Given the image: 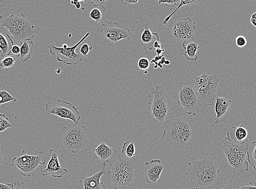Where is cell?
<instances>
[{"label": "cell", "mask_w": 256, "mask_h": 189, "mask_svg": "<svg viewBox=\"0 0 256 189\" xmlns=\"http://www.w3.org/2000/svg\"><path fill=\"white\" fill-rule=\"evenodd\" d=\"M2 28L8 30L14 44L22 46L27 40H32L40 32V27L32 18L23 14L0 16Z\"/></svg>", "instance_id": "6da1fadb"}, {"label": "cell", "mask_w": 256, "mask_h": 189, "mask_svg": "<svg viewBox=\"0 0 256 189\" xmlns=\"http://www.w3.org/2000/svg\"><path fill=\"white\" fill-rule=\"evenodd\" d=\"M188 166L186 176L195 188L210 186L219 180L220 170L212 158L204 156L188 162Z\"/></svg>", "instance_id": "7a4b0ae2"}, {"label": "cell", "mask_w": 256, "mask_h": 189, "mask_svg": "<svg viewBox=\"0 0 256 189\" xmlns=\"http://www.w3.org/2000/svg\"><path fill=\"white\" fill-rule=\"evenodd\" d=\"M111 167L108 175L114 189H126L133 186L136 176V158H128L119 156L106 162Z\"/></svg>", "instance_id": "3957f363"}, {"label": "cell", "mask_w": 256, "mask_h": 189, "mask_svg": "<svg viewBox=\"0 0 256 189\" xmlns=\"http://www.w3.org/2000/svg\"><path fill=\"white\" fill-rule=\"evenodd\" d=\"M230 134L229 130L226 133V136L219 142L218 146L224 152L229 166L236 172H239L240 174L248 172V144L244 142L232 141Z\"/></svg>", "instance_id": "277c9868"}, {"label": "cell", "mask_w": 256, "mask_h": 189, "mask_svg": "<svg viewBox=\"0 0 256 189\" xmlns=\"http://www.w3.org/2000/svg\"><path fill=\"white\" fill-rule=\"evenodd\" d=\"M192 136L190 126L184 120L170 119L164 124L162 138L173 148L180 150L185 148Z\"/></svg>", "instance_id": "5b68a950"}, {"label": "cell", "mask_w": 256, "mask_h": 189, "mask_svg": "<svg viewBox=\"0 0 256 189\" xmlns=\"http://www.w3.org/2000/svg\"><path fill=\"white\" fill-rule=\"evenodd\" d=\"M84 126L70 124L62 128L60 132L64 148L70 153L76 154L84 149L88 143Z\"/></svg>", "instance_id": "8992f818"}, {"label": "cell", "mask_w": 256, "mask_h": 189, "mask_svg": "<svg viewBox=\"0 0 256 189\" xmlns=\"http://www.w3.org/2000/svg\"><path fill=\"white\" fill-rule=\"evenodd\" d=\"M194 90L199 100L204 106H210L214 104L216 98V90L220 79L215 75L207 74L194 77Z\"/></svg>", "instance_id": "52a82bcc"}, {"label": "cell", "mask_w": 256, "mask_h": 189, "mask_svg": "<svg viewBox=\"0 0 256 189\" xmlns=\"http://www.w3.org/2000/svg\"><path fill=\"white\" fill-rule=\"evenodd\" d=\"M148 97V110L159 122H164L172 106V102L166 90L162 86L151 88Z\"/></svg>", "instance_id": "ba28073f"}, {"label": "cell", "mask_w": 256, "mask_h": 189, "mask_svg": "<svg viewBox=\"0 0 256 189\" xmlns=\"http://www.w3.org/2000/svg\"><path fill=\"white\" fill-rule=\"evenodd\" d=\"M46 158L44 152L40 151L36 156H30L22 151V156H15L12 160L11 166L20 170V174L24 176H34L36 170L40 166H44Z\"/></svg>", "instance_id": "9c48e42d"}, {"label": "cell", "mask_w": 256, "mask_h": 189, "mask_svg": "<svg viewBox=\"0 0 256 189\" xmlns=\"http://www.w3.org/2000/svg\"><path fill=\"white\" fill-rule=\"evenodd\" d=\"M90 35V32L85 34L78 44L69 47L64 44L62 47H57L53 44H48V51L52 56H56L58 62L68 66L76 65L82 62V58L76 53V48Z\"/></svg>", "instance_id": "30bf717a"}, {"label": "cell", "mask_w": 256, "mask_h": 189, "mask_svg": "<svg viewBox=\"0 0 256 189\" xmlns=\"http://www.w3.org/2000/svg\"><path fill=\"white\" fill-rule=\"evenodd\" d=\"M46 111L48 114L57 116L64 119H68L78 125L81 120V116L78 109L70 102L58 100L46 104Z\"/></svg>", "instance_id": "8fae6325"}, {"label": "cell", "mask_w": 256, "mask_h": 189, "mask_svg": "<svg viewBox=\"0 0 256 189\" xmlns=\"http://www.w3.org/2000/svg\"><path fill=\"white\" fill-rule=\"evenodd\" d=\"M200 101L196 91L190 85H186L180 89L178 104L182 112L196 115L200 107Z\"/></svg>", "instance_id": "7c38bea8"}, {"label": "cell", "mask_w": 256, "mask_h": 189, "mask_svg": "<svg viewBox=\"0 0 256 189\" xmlns=\"http://www.w3.org/2000/svg\"><path fill=\"white\" fill-rule=\"evenodd\" d=\"M175 40H193L196 23L190 18H180L169 26Z\"/></svg>", "instance_id": "4fadbf2b"}, {"label": "cell", "mask_w": 256, "mask_h": 189, "mask_svg": "<svg viewBox=\"0 0 256 189\" xmlns=\"http://www.w3.org/2000/svg\"><path fill=\"white\" fill-rule=\"evenodd\" d=\"M100 33L104 38L114 42L132 39L130 30L120 26L114 22H108L106 24H102Z\"/></svg>", "instance_id": "5bb4252c"}, {"label": "cell", "mask_w": 256, "mask_h": 189, "mask_svg": "<svg viewBox=\"0 0 256 189\" xmlns=\"http://www.w3.org/2000/svg\"><path fill=\"white\" fill-rule=\"evenodd\" d=\"M50 158L48 161L46 168L42 170L40 173L42 176H50L54 178H62L64 175L68 172V170L60 166L58 160V152L54 149L50 151Z\"/></svg>", "instance_id": "9a60e30c"}, {"label": "cell", "mask_w": 256, "mask_h": 189, "mask_svg": "<svg viewBox=\"0 0 256 189\" xmlns=\"http://www.w3.org/2000/svg\"><path fill=\"white\" fill-rule=\"evenodd\" d=\"M106 162H101V170L100 172L94 174L90 178L82 176L79 180L78 184L84 189H106L105 184L101 182L100 180L102 176L108 174L106 170Z\"/></svg>", "instance_id": "2e32d148"}, {"label": "cell", "mask_w": 256, "mask_h": 189, "mask_svg": "<svg viewBox=\"0 0 256 189\" xmlns=\"http://www.w3.org/2000/svg\"><path fill=\"white\" fill-rule=\"evenodd\" d=\"M161 160H152L145 164L144 175L146 182L148 184H154L160 180L164 170Z\"/></svg>", "instance_id": "e0dca14e"}, {"label": "cell", "mask_w": 256, "mask_h": 189, "mask_svg": "<svg viewBox=\"0 0 256 189\" xmlns=\"http://www.w3.org/2000/svg\"><path fill=\"white\" fill-rule=\"evenodd\" d=\"M215 112L216 118L215 124L223 123L228 118L230 108L232 103L230 100L227 97L216 96V98Z\"/></svg>", "instance_id": "ac0fdd59"}, {"label": "cell", "mask_w": 256, "mask_h": 189, "mask_svg": "<svg viewBox=\"0 0 256 189\" xmlns=\"http://www.w3.org/2000/svg\"><path fill=\"white\" fill-rule=\"evenodd\" d=\"M160 35L156 33L152 32L150 29L148 22L146 23L144 31L142 34V46L144 50H152L156 42L160 41Z\"/></svg>", "instance_id": "d6986e66"}, {"label": "cell", "mask_w": 256, "mask_h": 189, "mask_svg": "<svg viewBox=\"0 0 256 189\" xmlns=\"http://www.w3.org/2000/svg\"><path fill=\"white\" fill-rule=\"evenodd\" d=\"M94 158H100L101 162H106L109 158L114 157L118 153L116 150L110 147L105 143L100 144L94 150Z\"/></svg>", "instance_id": "ffe728a7"}, {"label": "cell", "mask_w": 256, "mask_h": 189, "mask_svg": "<svg viewBox=\"0 0 256 189\" xmlns=\"http://www.w3.org/2000/svg\"><path fill=\"white\" fill-rule=\"evenodd\" d=\"M182 47L185 50L184 57L191 62H196L198 59L197 52L200 50V46L196 41L188 40L184 41L182 44Z\"/></svg>", "instance_id": "44dd1931"}, {"label": "cell", "mask_w": 256, "mask_h": 189, "mask_svg": "<svg viewBox=\"0 0 256 189\" xmlns=\"http://www.w3.org/2000/svg\"><path fill=\"white\" fill-rule=\"evenodd\" d=\"M34 48L32 40H27L24 42L20 47V58L22 62H26L31 58V54Z\"/></svg>", "instance_id": "7402d4cb"}, {"label": "cell", "mask_w": 256, "mask_h": 189, "mask_svg": "<svg viewBox=\"0 0 256 189\" xmlns=\"http://www.w3.org/2000/svg\"><path fill=\"white\" fill-rule=\"evenodd\" d=\"M4 33H0V54L2 58L10 56L12 44L6 38Z\"/></svg>", "instance_id": "603a6c76"}, {"label": "cell", "mask_w": 256, "mask_h": 189, "mask_svg": "<svg viewBox=\"0 0 256 189\" xmlns=\"http://www.w3.org/2000/svg\"><path fill=\"white\" fill-rule=\"evenodd\" d=\"M122 154L128 158H135L136 148L135 144L132 142L128 141L124 142L122 148Z\"/></svg>", "instance_id": "cb8c5ba5"}, {"label": "cell", "mask_w": 256, "mask_h": 189, "mask_svg": "<svg viewBox=\"0 0 256 189\" xmlns=\"http://www.w3.org/2000/svg\"><path fill=\"white\" fill-rule=\"evenodd\" d=\"M234 129L235 130L234 135L237 142H243L248 136V132L246 129L243 126V125L238 126H233Z\"/></svg>", "instance_id": "d4e9b609"}, {"label": "cell", "mask_w": 256, "mask_h": 189, "mask_svg": "<svg viewBox=\"0 0 256 189\" xmlns=\"http://www.w3.org/2000/svg\"><path fill=\"white\" fill-rule=\"evenodd\" d=\"M248 161L252 168L256 170V142L252 143L251 148L248 152Z\"/></svg>", "instance_id": "484cf974"}, {"label": "cell", "mask_w": 256, "mask_h": 189, "mask_svg": "<svg viewBox=\"0 0 256 189\" xmlns=\"http://www.w3.org/2000/svg\"><path fill=\"white\" fill-rule=\"evenodd\" d=\"M200 2V0H199V1H196V0H194V1H184V0H181V1H180V3L179 5L178 6V8H176L172 12V14H170V16H168L166 18V19H164V20L163 21L162 23H163L164 25H166V24H168V21L170 20V18H172V16L176 12V11H178L180 8L182 7V6H192L194 4H198Z\"/></svg>", "instance_id": "4316f807"}, {"label": "cell", "mask_w": 256, "mask_h": 189, "mask_svg": "<svg viewBox=\"0 0 256 189\" xmlns=\"http://www.w3.org/2000/svg\"><path fill=\"white\" fill-rule=\"evenodd\" d=\"M16 98L10 94L7 90H0V106L9 102H16Z\"/></svg>", "instance_id": "83f0119b"}, {"label": "cell", "mask_w": 256, "mask_h": 189, "mask_svg": "<svg viewBox=\"0 0 256 189\" xmlns=\"http://www.w3.org/2000/svg\"><path fill=\"white\" fill-rule=\"evenodd\" d=\"M16 62V58L14 56H10L4 58L0 62V68L4 69H8L13 66Z\"/></svg>", "instance_id": "f1b7e54d"}, {"label": "cell", "mask_w": 256, "mask_h": 189, "mask_svg": "<svg viewBox=\"0 0 256 189\" xmlns=\"http://www.w3.org/2000/svg\"><path fill=\"white\" fill-rule=\"evenodd\" d=\"M12 127L13 126L9 122L8 118L4 114L0 113V132Z\"/></svg>", "instance_id": "f546056e"}, {"label": "cell", "mask_w": 256, "mask_h": 189, "mask_svg": "<svg viewBox=\"0 0 256 189\" xmlns=\"http://www.w3.org/2000/svg\"><path fill=\"white\" fill-rule=\"evenodd\" d=\"M90 16L96 23H100L102 21V13L98 8L92 9L90 12Z\"/></svg>", "instance_id": "4dcf8cb0"}, {"label": "cell", "mask_w": 256, "mask_h": 189, "mask_svg": "<svg viewBox=\"0 0 256 189\" xmlns=\"http://www.w3.org/2000/svg\"><path fill=\"white\" fill-rule=\"evenodd\" d=\"M138 66L140 70L146 71L150 68V60L145 58H141L138 60Z\"/></svg>", "instance_id": "1f68e13d"}, {"label": "cell", "mask_w": 256, "mask_h": 189, "mask_svg": "<svg viewBox=\"0 0 256 189\" xmlns=\"http://www.w3.org/2000/svg\"><path fill=\"white\" fill-rule=\"evenodd\" d=\"M248 41L244 36L242 35L238 36L236 39V44L239 48H243L246 46Z\"/></svg>", "instance_id": "d6a6232c"}, {"label": "cell", "mask_w": 256, "mask_h": 189, "mask_svg": "<svg viewBox=\"0 0 256 189\" xmlns=\"http://www.w3.org/2000/svg\"><path fill=\"white\" fill-rule=\"evenodd\" d=\"M180 2L178 0H168V1H163V0H159L158 4H164L168 8H174L176 5H179Z\"/></svg>", "instance_id": "836d02e7"}, {"label": "cell", "mask_w": 256, "mask_h": 189, "mask_svg": "<svg viewBox=\"0 0 256 189\" xmlns=\"http://www.w3.org/2000/svg\"><path fill=\"white\" fill-rule=\"evenodd\" d=\"M92 50L93 46H90L88 44H84L82 46L80 52L84 57H86L90 51Z\"/></svg>", "instance_id": "e575fe53"}, {"label": "cell", "mask_w": 256, "mask_h": 189, "mask_svg": "<svg viewBox=\"0 0 256 189\" xmlns=\"http://www.w3.org/2000/svg\"><path fill=\"white\" fill-rule=\"evenodd\" d=\"M70 3L76 6L77 10H83L85 9L84 1H71Z\"/></svg>", "instance_id": "d590c367"}, {"label": "cell", "mask_w": 256, "mask_h": 189, "mask_svg": "<svg viewBox=\"0 0 256 189\" xmlns=\"http://www.w3.org/2000/svg\"><path fill=\"white\" fill-rule=\"evenodd\" d=\"M106 1H100V0H93L90 1V3L94 6V7H100L102 8L104 11L106 10L105 8L104 4Z\"/></svg>", "instance_id": "8d00e7d4"}, {"label": "cell", "mask_w": 256, "mask_h": 189, "mask_svg": "<svg viewBox=\"0 0 256 189\" xmlns=\"http://www.w3.org/2000/svg\"><path fill=\"white\" fill-rule=\"evenodd\" d=\"M11 53L16 57H19L20 56V46L17 44L12 46L11 48Z\"/></svg>", "instance_id": "74e56055"}, {"label": "cell", "mask_w": 256, "mask_h": 189, "mask_svg": "<svg viewBox=\"0 0 256 189\" xmlns=\"http://www.w3.org/2000/svg\"><path fill=\"white\" fill-rule=\"evenodd\" d=\"M236 172V170H234V173L232 175V176L230 184H228V185H220V186H218L216 189H234L233 188L232 186V182Z\"/></svg>", "instance_id": "f35d334b"}, {"label": "cell", "mask_w": 256, "mask_h": 189, "mask_svg": "<svg viewBox=\"0 0 256 189\" xmlns=\"http://www.w3.org/2000/svg\"><path fill=\"white\" fill-rule=\"evenodd\" d=\"M236 189H256V186H254L252 182H250L248 184L240 186Z\"/></svg>", "instance_id": "ab89813d"}, {"label": "cell", "mask_w": 256, "mask_h": 189, "mask_svg": "<svg viewBox=\"0 0 256 189\" xmlns=\"http://www.w3.org/2000/svg\"><path fill=\"white\" fill-rule=\"evenodd\" d=\"M14 189H26V186L22 181H17L14 182Z\"/></svg>", "instance_id": "60d3db41"}, {"label": "cell", "mask_w": 256, "mask_h": 189, "mask_svg": "<svg viewBox=\"0 0 256 189\" xmlns=\"http://www.w3.org/2000/svg\"><path fill=\"white\" fill-rule=\"evenodd\" d=\"M4 154V150L3 146L2 144H0V166H2Z\"/></svg>", "instance_id": "b9f144b4"}, {"label": "cell", "mask_w": 256, "mask_h": 189, "mask_svg": "<svg viewBox=\"0 0 256 189\" xmlns=\"http://www.w3.org/2000/svg\"><path fill=\"white\" fill-rule=\"evenodd\" d=\"M120 2L124 5L132 4H136L138 2V0H122V1Z\"/></svg>", "instance_id": "7bdbcfd3"}, {"label": "cell", "mask_w": 256, "mask_h": 189, "mask_svg": "<svg viewBox=\"0 0 256 189\" xmlns=\"http://www.w3.org/2000/svg\"><path fill=\"white\" fill-rule=\"evenodd\" d=\"M14 184H4L0 182V189H14Z\"/></svg>", "instance_id": "ee69618b"}, {"label": "cell", "mask_w": 256, "mask_h": 189, "mask_svg": "<svg viewBox=\"0 0 256 189\" xmlns=\"http://www.w3.org/2000/svg\"><path fill=\"white\" fill-rule=\"evenodd\" d=\"M250 22L252 25L254 27L256 30V12L252 15L250 16Z\"/></svg>", "instance_id": "f6af8a7d"}, {"label": "cell", "mask_w": 256, "mask_h": 189, "mask_svg": "<svg viewBox=\"0 0 256 189\" xmlns=\"http://www.w3.org/2000/svg\"><path fill=\"white\" fill-rule=\"evenodd\" d=\"M155 52L157 54V56H160L162 52H164V50H159V48H158V50H156Z\"/></svg>", "instance_id": "bcb514c9"}, {"label": "cell", "mask_w": 256, "mask_h": 189, "mask_svg": "<svg viewBox=\"0 0 256 189\" xmlns=\"http://www.w3.org/2000/svg\"><path fill=\"white\" fill-rule=\"evenodd\" d=\"M186 189H203L202 188H195V187H191V188H188Z\"/></svg>", "instance_id": "7dc6e473"}, {"label": "cell", "mask_w": 256, "mask_h": 189, "mask_svg": "<svg viewBox=\"0 0 256 189\" xmlns=\"http://www.w3.org/2000/svg\"><path fill=\"white\" fill-rule=\"evenodd\" d=\"M164 64H166V65H169L170 64V62L169 60H166Z\"/></svg>", "instance_id": "c3c4849f"}, {"label": "cell", "mask_w": 256, "mask_h": 189, "mask_svg": "<svg viewBox=\"0 0 256 189\" xmlns=\"http://www.w3.org/2000/svg\"><path fill=\"white\" fill-rule=\"evenodd\" d=\"M58 73V74H60V72H62V69H60V68H58V70L56 71Z\"/></svg>", "instance_id": "681fc988"}, {"label": "cell", "mask_w": 256, "mask_h": 189, "mask_svg": "<svg viewBox=\"0 0 256 189\" xmlns=\"http://www.w3.org/2000/svg\"><path fill=\"white\" fill-rule=\"evenodd\" d=\"M138 189H148V188H139Z\"/></svg>", "instance_id": "f907efd6"}]
</instances>
